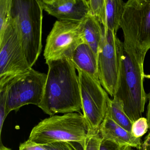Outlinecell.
<instances>
[{"mask_svg": "<svg viewBox=\"0 0 150 150\" xmlns=\"http://www.w3.org/2000/svg\"><path fill=\"white\" fill-rule=\"evenodd\" d=\"M0 150H13L10 148H8L6 146H4L2 145V143H1V146H0Z\"/></svg>", "mask_w": 150, "mask_h": 150, "instance_id": "484cf974", "label": "cell"}, {"mask_svg": "<svg viewBox=\"0 0 150 150\" xmlns=\"http://www.w3.org/2000/svg\"><path fill=\"white\" fill-rule=\"evenodd\" d=\"M99 132L103 139L111 141L122 146L142 149L143 142L141 138L134 137L131 132L115 122L107 113Z\"/></svg>", "mask_w": 150, "mask_h": 150, "instance_id": "7c38bea8", "label": "cell"}, {"mask_svg": "<svg viewBox=\"0 0 150 150\" xmlns=\"http://www.w3.org/2000/svg\"><path fill=\"white\" fill-rule=\"evenodd\" d=\"M47 77L46 74L31 68L5 84L7 116L11 111H17L25 105L33 104L38 107L43 96Z\"/></svg>", "mask_w": 150, "mask_h": 150, "instance_id": "8992f818", "label": "cell"}, {"mask_svg": "<svg viewBox=\"0 0 150 150\" xmlns=\"http://www.w3.org/2000/svg\"><path fill=\"white\" fill-rule=\"evenodd\" d=\"M103 31L97 57L98 77L103 88L113 98L119 85L124 43L116 33L108 30Z\"/></svg>", "mask_w": 150, "mask_h": 150, "instance_id": "52a82bcc", "label": "cell"}, {"mask_svg": "<svg viewBox=\"0 0 150 150\" xmlns=\"http://www.w3.org/2000/svg\"><path fill=\"white\" fill-rule=\"evenodd\" d=\"M120 28L125 46L145 58L150 50V0L125 2Z\"/></svg>", "mask_w": 150, "mask_h": 150, "instance_id": "5b68a950", "label": "cell"}, {"mask_svg": "<svg viewBox=\"0 0 150 150\" xmlns=\"http://www.w3.org/2000/svg\"><path fill=\"white\" fill-rule=\"evenodd\" d=\"M93 132L83 114L67 113L42 120L32 129L28 139L42 145L70 141L84 145L87 138Z\"/></svg>", "mask_w": 150, "mask_h": 150, "instance_id": "277c9868", "label": "cell"}, {"mask_svg": "<svg viewBox=\"0 0 150 150\" xmlns=\"http://www.w3.org/2000/svg\"><path fill=\"white\" fill-rule=\"evenodd\" d=\"M30 68L12 21L4 35L0 37V86Z\"/></svg>", "mask_w": 150, "mask_h": 150, "instance_id": "30bf717a", "label": "cell"}, {"mask_svg": "<svg viewBox=\"0 0 150 150\" xmlns=\"http://www.w3.org/2000/svg\"><path fill=\"white\" fill-rule=\"evenodd\" d=\"M142 149V150H150V131L143 141Z\"/></svg>", "mask_w": 150, "mask_h": 150, "instance_id": "cb8c5ba5", "label": "cell"}, {"mask_svg": "<svg viewBox=\"0 0 150 150\" xmlns=\"http://www.w3.org/2000/svg\"><path fill=\"white\" fill-rule=\"evenodd\" d=\"M82 35L84 43L88 45L98 57L104 35L103 28L91 14L82 22Z\"/></svg>", "mask_w": 150, "mask_h": 150, "instance_id": "5bb4252c", "label": "cell"}, {"mask_svg": "<svg viewBox=\"0 0 150 150\" xmlns=\"http://www.w3.org/2000/svg\"><path fill=\"white\" fill-rule=\"evenodd\" d=\"M43 11L38 0H13L12 21L31 68L42 52Z\"/></svg>", "mask_w": 150, "mask_h": 150, "instance_id": "3957f363", "label": "cell"}, {"mask_svg": "<svg viewBox=\"0 0 150 150\" xmlns=\"http://www.w3.org/2000/svg\"><path fill=\"white\" fill-rule=\"evenodd\" d=\"M47 79L38 107L50 116L82 111L80 85L76 68L70 60L46 62Z\"/></svg>", "mask_w": 150, "mask_h": 150, "instance_id": "6da1fadb", "label": "cell"}, {"mask_svg": "<svg viewBox=\"0 0 150 150\" xmlns=\"http://www.w3.org/2000/svg\"><path fill=\"white\" fill-rule=\"evenodd\" d=\"M71 61L77 71L99 80L97 56L86 44L83 43L76 48Z\"/></svg>", "mask_w": 150, "mask_h": 150, "instance_id": "4fadbf2b", "label": "cell"}, {"mask_svg": "<svg viewBox=\"0 0 150 150\" xmlns=\"http://www.w3.org/2000/svg\"><path fill=\"white\" fill-rule=\"evenodd\" d=\"M19 150H46L43 145L39 144L28 139L21 144Z\"/></svg>", "mask_w": 150, "mask_h": 150, "instance_id": "603a6c76", "label": "cell"}, {"mask_svg": "<svg viewBox=\"0 0 150 150\" xmlns=\"http://www.w3.org/2000/svg\"><path fill=\"white\" fill-rule=\"evenodd\" d=\"M125 2L122 0H106V28L117 33Z\"/></svg>", "mask_w": 150, "mask_h": 150, "instance_id": "9a60e30c", "label": "cell"}, {"mask_svg": "<svg viewBox=\"0 0 150 150\" xmlns=\"http://www.w3.org/2000/svg\"><path fill=\"white\" fill-rule=\"evenodd\" d=\"M81 95L82 112L93 132L99 131L108 110L110 98L100 81L78 71Z\"/></svg>", "mask_w": 150, "mask_h": 150, "instance_id": "9c48e42d", "label": "cell"}, {"mask_svg": "<svg viewBox=\"0 0 150 150\" xmlns=\"http://www.w3.org/2000/svg\"><path fill=\"white\" fill-rule=\"evenodd\" d=\"M90 14L95 17L106 28V0H87Z\"/></svg>", "mask_w": 150, "mask_h": 150, "instance_id": "ac0fdd59", "label": "cell"}, {"mask_svg": "<svg viewBox=\"0 0 150 150\" xmlns=\"http://www.w3.org/2000/svg\"><path fill=\"white\" fill-rule=\"evenodd\" d=\"M83 43L82 22L56 21L46 39L44 52L46 62L71 61L76 48Z\"/></svg>", "mask_w": 150, "mask_h": 150, "instance_id": "ba28073f", "label": "cell"}, {"mask_svg": "<svg viewBox=\"0 0 150 150\" xmlns=\"http://www.w3.org/2000/svg\"><path fill=\"white\" fill-rule=\"evenodd\" d=\"M149 129L146 117H141L133 122L131 133L134 137L140 138L147 132Z\"/></svg>", "mask_w": 150, "mask_h": 150, "instance_id": "d6986e66", "label": "cell"}, {"mask_svg": "<svg viewBox=\"0 0 150 150\" xmlns=\"http://www.w3.org/2000/svg\"><path fill=\"white\" fill-rule=\"evenodd\" d=\"M101 140L99 131L93 132L85 141L83 150H100Z\"/></svg>", "mask_w": 150, "mask_h": 150, "instance_id": "7402d4cb", "label": "cell"}, {"mask_svg": "<svg viewBox=\"0 0 150 150\" xmlns=\"http://www.w3.org/2000/svg\"><path fill=\"white\" fill-rule=\"evenodd\" d=\"M144 59L124 45L119 85L115 96L122 101L125 113L133 122L142 117L147 100L144 86Z\"/></svg>", "mask_w": 150, "mask_h": 150, "instance_id": "7a4b0ae2", "label": "cell"}, {"mask_svg": "<svg viewBox=\"0 0 150 150\" xmlns=\"http://www.w3.org/2000/svg\"><path fill=\"white\" fill-rule=\"evenodd\" d=\"M13 0H0V37L12 22Z\"/></svg>", "mask_w": 150, "mask_h": 150, "instance_id": "e0dca14e", "label": "cell"}, {"mask_svg": "<svg viewBox=\"0 0 150 150\" xmlns=\"http://www.w3.org/2000/svg\"><path fill=\"white\" fill-rule=\"evenodd\" d=\"M78 142L58 141L43 145L46 150H79L76 146Z\"/></svg>", "mask_w": 150, "mask_h": 150, "instance_id": "44dd1931", "label": "cell"}, {"mask_svg": "<svg viewBox=\"0 0 150 150\" xmlns=\"http://www.w3.org/2000/svg\"><path fill=\"white\" fill-rule=\"evenodd\" d=\"M107 113L117 124L131 132L133 122L125 113L123 103L116 96L110 100Z\"/></svg>", "mask_w": 150, "mask_h": 150, "instance_id": "2e32d148", "label": "cell"}, {"mask_svg": "<svg viewBox=\"0 0 150 150\" xmlns=\"http://www.w3.org/2000/svg\"><path fill=\"white\" fill-rule=\"evenodd\" d=\"M130 150H132V149H130Z\"/></svg>", "mask_w": 150, "mask_h": 150, "instance_id": "4316f807", "label": "cell"}, {"mask_svg": "<svg viewBox=\"0 0 150 150\" xmlns=\"http://www.w3.org/2000/svg\"><path fill=\"white\" fill-rule=\"evenodd\" d=\"M43 10L64 21L82 22L90 15L87 0H38Z\"/></svg>", "mask_w": 150, "mask_h": 150, "instance_id": "8fae6325", "label": "cell"}, {"mask_svg": "<svg viewBox=\"0 0 150 150\" xmlns=\"http://www.w3.org/2000/svg\"><path fill=\"white\" fill-rule=\"evenodd\" d=\"M7 92L6 85L0 86V135L1 137L2 127L5 119L7 117L6 109Z\"/></svg>", "mask_w": 150, "mask_h": 150, "instance_id": "ffe728a7", "label": "cell"}, {"mask_svg": "<svg viewBox=\"0 0 150 150\" xmlns=\"http://www.w3.org/2000/svg\"><path fill=\"white\" fill-rule=\"evenodd\" d=\"M147 98L148 100V103L147 106L146 118L147 119V122H148L149 129L150 131V92L147 95Z\"/></svg>", "mask_w": 150, "mask_h": 150, "instance_id": "d4e9b609", "label": "cell"}]
</instances>
